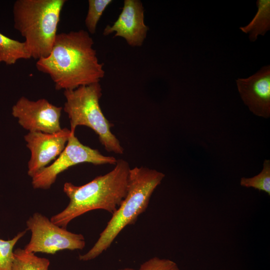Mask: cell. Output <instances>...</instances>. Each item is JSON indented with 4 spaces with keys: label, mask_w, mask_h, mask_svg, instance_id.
Returning <instances> with one entry per match:
<instances>
[{
    "label": "cell",
    "mask_w": 270,
    "mask_h": 270,
    "mask_svg": "<svg viewBox=\"0 0 270 270\" xmlns=\"http://www.w3.org/2000/svg\"><path fill=\"white\" fill-rule=\"evenodd\" d=\"M240 184L246 188H252L270 196V160H265L263 168L258 174L250 178H242Z\"/></svg>",
    "instance_id": "15"
},
{
    "label": "cell",
    "mask_w": 270,
    "mask_h": 270,
    "mask_svg": "<svg viewBox=\"0 0 270 270\" xmlns=\"http://www.w3.org/2000/svg\"><path fill=\"white\" fill-rule=\"evenodd\" d=\"M27 230H26L18 232L10 240L0 238V270H12L14 246Z\"/></svg>",
    "instance_id": "17"
},
{
    "label": "cell",
    "mask_w": 270,
    "mask_h": 270,
    "mask_svg": "<svg viewBox=\"0 0 270 270\" xmlns=\"http://www.w3.org/2000/svg\"><path fill=\"white\" fill-rule=\"evenodd\" d=\"M116 160L114 156H104L98 150L83 144L75 133L72 132L62 153L52 164L32 178V184L34 188L48 189L55 182L60 174L72 166L82 163L114 165Z\"/></svg>",
    "instance_id": "7"
},
{
    "label": "cell",
    "mask_w": 270,
    "mask_h": 270,
    "mask_svg": "<svg viewBox=\"0 0 270 270\" xmlns=\"http://www.w3.org/2000/svg\"><path fill=\"white\" fill-rule=\"evenodd\" d=\"M114 168L80 186L66 182L64 192L69 198L68 206L53 216L50 220L66 228L74 218L88 212L103 210L113 214L127 193L130 167L128 162L117 160Z\"/></svg>",
    "instance_id": "2"
},
{
    "label": "cell",
    "mask_w": 270,
    "mask_h": 270,
    "mask_svg": "<svg viewBox=\"0 0 270 270\" xmlns=\"http://www.w3.org/2000/svg\"><path fill=\"white\" fill-rule=\"evenodd\" d=\"M148 28L144 24V10L139 0H124L122 10L112 26L104 28L103 34L115 32L114 36L124 38L132 47L141 46Z\"/></svg>",
    "instance_id": "10"
},
{
    "label": "cell",
    "mask_w": 270,
    "mask_h": 270,
    "mask_svg": "<svg viewBox=\"0 0 270 270\" xmlns=\"http://www.w3.org/2000/svg\"><path fill=\"white\" fill-rule=\"evenodd\" d=\"M66 0H17L13 6L14 28L24 38L31 58L48 56Z\"/></svg>",
    "instance_id": "4"
},
{
    "label": "cell",
    "mask_w": 270,
    "mask_h": 270,
    "mask_svg": "<svg viewBox=\"0 0 270 270\" xmlns=\"http://www.w3.org/2000/svg\"><path fill=\"white\" fill-rule=\"evenodd\" d=\"M112 0H89L88 8L85 18V25L88 32L94 34L96 32L98 22L103 12L112 2Z\"/></svg>",
    "instance_id": "16"
},
{
    "label": "cell",
    "mask_w": 270,
    "mask_h": 270,
    "mask_svg": "<svg viewBox=\"0 0 270 270\" xmlns=\"http://www.w3.org/2000/svg\"><path fill=\"white\" fill-rule=\"evenodd\" d=\"M48 259L40 258L33 252L18 248L14 252L12 270H48Z\"/></svg>",
    "instance_id": "14"
},
{
    "label": "cell",
    "mask_w": 270,
    "mask_h": 270,
    "mask_svg": "<svg viewBox=\"0 0 270 270\" xmlns=\"http://www.w3.org/2000/svg\"><path fill=\"white\" fill-rule=\"evenodd\" d=\"M30 58V55L24 42L12 39L0 32V62L10 65L20 60Z\"/></svg>",
    "instance_id": "13"
},
{
    "label": "cell",
    "mask_w": 270,
    "mask_h": 270,
    "mask_svg": "<svg viewBox=\"0 0 270 270\" xmlns=\"http://www.w3.org/2000/svg\"><path fill=\"white\" fill-rule=\"evenodd\" d=\"M64 110L70 122V131L75 133L78 126H86L98 135L100 142L110 152L122 154L124 149L112 132V124L103 114L100 105L102 88L100 82L64 90Z\"/></svg>",
    "instance_id": "5"
},
{
    "label": "cell",
    "mask_w": 270,
    "mask_h": 270,
    "mask_svg": "<svg viewBox=\"0 0 270 270\" xmlns=\"http://www.w3.org/2000/svg\"><path fill=\"white\" fill-rule=\"evenodd\" d=\"M138 270H181L174 261L153 257L140 264Z\"/></svg>",
    "instance_id": "18"
},
{
    "label": "cell",
    "mask_w": 270,
    "mask_h": 270,
    "mask_svg": "<svg viewBox=\"0 0 270 270\" xmlns=\"http://www.w3.org/2000/svg\"><path fill=\"white\" fill-rule=\"evenodd\" d=\"M70 129L62 128L48 134L29 132L24 136L31 156L28 162V174L31 178L58 157L64 150L71 135Z\"/></svg>",
    "instance_id": "9"
},
{
    "label": "cell",
    "mask_w": 270,
    "mask_h": 270,
    "mask_svg": "<svg viewBox=\"0 0 270 270\" xmlns=\"http://www.w3.org/2000/svg\"><path fill=\"white\" fill-rule=\"evenodd\" d=\"M240 97L254 114L266 118L270 116V66H263L248 78L236 80Z\"/></svg>",
    "instance_id": "11"
},
{
    "label": "cell",
    "mask_w": 270,
    "mask_h": 270,
    "mask_svg": "<svg viewBox=\"0 0 270 270\" xmlns=\"http://www.w3.org/2000/svg\"><path fill=\"white\" fill-rule=\"evenodd\" d=\"M94 44L84 30L58 34L49 55L38 60L36 67L50 76L58 90L100 82L105 72Z\"/></svg>",
    "instance_id": "1"
},
{
    "label": "cell",
    "mask_w": 270,
    "mask_h": 270,
    "mask_svg": "<svg viewBox=\"0 0 270 270\" xmlns=\"http://www.w3.org/2000/svg\"><path fill=\"white\" fill-rule=\"evenodd\" d=\"M62 107L54 105L45 98L33 101L22 96L12 106V114L29 132L52 134L62 130Z\"/></svg>",
    "instance_id": "8"
},
{
    "label": "cell",
    "mask_w": 270,
    "mask_h": 270,
    "mask_svg": "<svg viewBox=\"0 0 270 270\" xmlns=\"http://www.w3.org/2000/svg\"><path fill=\"white\" fill-rule=\"evenodd\" d=\"M164 176L162 172L146 167L130 168L126 197L94 246L86 254H80L79 260L88 261L97 258L110 246L126 226L134 224L147 208L153 192Z\"/></svg>",
    "instance_id": "3"
},
{
    "label": "cell",
    "mask_w": 270,
    "mask_h": 270,
    "mask_svg": "<svg viewBox=\"0 0 270 270\" xmlns=\"http://www.w3.org/2000/svg\"><path fill=\"white\" fill-rule=\"evenodd\" d=\"M26 224L27 230L32 232L30 241L24 248L27 252L54 254L62 250H82L85 246L82 234L55 224L39 212L30 217Z\"/></svg>",
    "instance_id": "6"
},
{
    "label": "cell",
    "mask_w": 270,
    "mask_h": 270,
    "mask_svg": "<svg viewBox=\"0 0 270 270\" xmlns=\"http://www.w3.org/2000/svg\"><path fill=\"white\" fill-rule=\"evenodd\" d=\"M258 11L254 16L249 22L240 29L245 33H249L251 42H255L258 36H264L270 30V0H258Z\"/></svg>",
    "instance_id": "12"
},
{
    "label": "cell",
    "mask_w": 270,
    "mask_h": 270,
    "mask_svg": "<svg viewBox=\"0 0 270 270\" xmlns=\"http://www.w3.org/2000/svg\"><path fill=\"white\" fill-rule=\"evenodd\" d=\"M118 270H135L132 268H125L119 269Z\"/></svg>",
    "instance_id": "19"
}]
</instances>
